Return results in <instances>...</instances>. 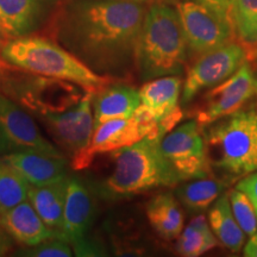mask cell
Returning <instances> with one entry per match:
<instances>
[{
	"label": "cell",
	"mask_w": 257,
	"mask_h": 257,
	"mask_svg": "<svg viewBox=\"0 0 257 257\" xmlns=\"http://www.w3.org/2000/svg\"><path fill=\"white\" fill-rule=\"evenodd\" d=\"M114 79L93 93L92 106L94 127L113 118H130L141 105L140 91L127 83Z\"/></svg>",
	"instance_id": "ac0fdd59"
},
{
	"label": "cell",
	"mask_w": 257,
	"mask_h": 257,
	"mask_svg": "<svg viewBox=\"0 0 257 257\" xmlns=\"http://www.w3.org/2000/svg\"><path fill=\"white\" fill-rule=\"evenodd\" d=\"M160 138L146 137L115 152L113 172L101 185V195L110 200L124 199L180 182L160 148Z\"/></svg>",
	"instance_id": "5b68a950"
},
{
	"label": "cell",
	"mask_w": 257,
	"mask_h": 257,
	"mask_svg": "<svg viewBox=\"0 0 257 257\" xmlns=\"http://www.w3.org/2000/svg\"><path fill=\"white\" fill-rule=\"evenodd\" d=\"M147 217L154 230L162 238H178L184 227V216L180 206L170 193L156 195L147 204Z\"/></svg>",
	"instance_id": "44dd1931"
},
{
	"label": "cell",
	"mask_w": 257,
	"mask_h": 257,
	"mask_svg": "<svg viewBox=\"0 0 257 257\" xmlns=\"http://www.w3.org/2000/svg\"><path fill=\"white\" fill-rule=\"evenodd\" d=\"M2 57L14 68L76 83L92 93L114 80L92 72L55 40L40 35L10 38L3 47Z\"/></svg>",
	"instance_id": "277c9868"
},
{
	"label": "cell",
	"mask_w": 257,
	"mask_h": 257,
	"mask_svg": "<svg viewBox=\"0 0 257 257\" xmlns=\"http://www.w3.org/2000/svg\"><path fill=\"white\" fill-rule=\"evenodd\" d=\"M178 238L176 251L186 257L200 256L218 245L217 237L212 233L206 218L202 214L193 218Z\"/></svg>",
	"instance_id": "603a6c76"
},
{
	"label": "cell",
	"mask_w": 257,
	"mask_h": 257,
	"mask_svg": "<svg viewBox=\"0 0 257 257\" xmlns=\"http://www.w3.org/2000/svg\"><path fill=\"white\" fill-rule=\"evenodd\" d=\"M16 242L0 225V257L8 255L15 248Z\"/></svg>",
	"instance_id": "f546056e"
},
{
	"label": "cell",
	"mask_w": 257,
	"mask_h": 257,
	"mask_svg": "<svg viewBox=\"0 0 257 257\" xmlns=\"http://www.w3.org/2000/svg\"><path fill=\"white\" fill-rule=\"evenodd\" d=\"M160 148L180 181L210 175L211 166L205 141L195 119L186 121L166 134L160 141Z\"/></svg>",
	"instance_id": "9c48e42d"
},
{
	"label": "cell",
	"mask_w": 257,
	"mask_h": 257,
	"mask_svg": "<svg viewBox=\"0 0 257 257\" xmlns=\"http://www.w3.org/2000/svg\"><path fill=\"white\" fill-rule=\"evenodd\" d=\"M6 41H8V37H6L4 31H3L2 27H0V74L4 72V70L8 69L9 67H11V66H9V64L6 63L2 57V49H3V47H4Z\"/></svg>",
	"instance_id": "1f68e13d"
},
{
	"label": "cell",
	"mask_w": 257,
	"mask_h": 257,
	"mask_svg": "<svg viewBox=\"0 0 257 257\" xmlns=\"http://www.w3.org/2000/svg\"><path fill=\"white\" fill-rule=\"evenodd\" d=\"M230 21L243 44L257 46V0H231Z\"/></svg>",
	"instance_id": "d4e9b609"
},
{
	"label": "cell",
	"mask_w": 257,
	"mask_h": 257,
	"mask_svg": "<svg viewBox=\"0 0 257 257\" xmlns=\"http://www.w3.org/2000/svg\"><path fill=\"white\" fill-rule=\"evenodd\" d=\"M208 221L217 239L225 248L233 252H238L242 249L244 232L231 210L229 195H221L216 199L208 213Z\"/></svg>",
	"instance_id": "7402d4cb"
},
{
	"label": "cell",
	"mask_w": 257,
	"mask_h": 257,
	"mask_svg": "<svg viewBox=\"0 0 257 257\" xmlns=\"http://www.w3.org/2000/svg\"><path fill=\"white\" fill-rule=\"evenodd\" d=\"M188 49L175 5L153 3L147 10L137 47L136 67L142 81L184 73Z\"/></svg>",
	"instance_id": "3957f363"
},
{
	"label": "cell",
	"mask_w": 257,
	"mask_h": 257,
	"mask_svg": "<svg viewBox=\"0 0 257 257\" xmlns=\"http://www.w3.org/2000/svg\"><path fill=\"white\" fill-rule=\"evenodd\" d=\"M147 4L121 0H63L53 21L54 40L101 76L137 72V47Z\"/></svg>",
	"instance_id": "6da1fadb"
},
{
	"label": "cell",
	"mask_w": 257,
	"mask_h": 257,
	"mask_svg": "<svg viewBox=\"0 0 257 257\" xmlns=\"http://www.w3.org/2000/svg\"><path fill=\"white\" fill-rule=\"evenodd\" d=\"M231 210L244 234L253 236L257 233V211L245 193L232 189L229 194Z\"/></svg>",
	"instance_id": "4316f807"
},
{
	"label": "cell",
	"mask_w": 257,
	"mask_h": 257,
	"mask_svg": "<svg viewBox=\"0 0 257 257\" xmlns=\"http://www.w3.org/2000/svg\"><path fill=\"white\" fill-rule=\"evenodd\" d=\"M253 101H257V76L245 61L232 75L205 95L201 106L195 112V120L200 127L205 126Z\"/></svg>",
	"instance_id": "30bf717a"
},
{
	"label": "cell",
	"mask_w": 257,
	"mask_h": 257,
	"mask_svg": "<svg viewBox=\"0 0 257 257\" xmlns=\"http://www.w3.org/2000/svg\"><path fill=\"white\" fill-rule=\"evenodd\" d=\"M0 91L35 118L59 113L75 106L85 95L81 86L9 67L0 74Z\"/></svg>",
	"instance_id": "8992f818"
},
{
	"label": "cell",
	"mask_w": 257,
	"mask_h": 257,
	"mask_svg": "<svg viewBox=\"0 0 257 257\" xmlns=\"http://www.w3.org/2000/svg\"><path fill=\"white\" fill-rule=\"evenodd\" d=\"M3 157L30 186H44L67 178L69 162L66 156L18 152Z\"/></svg>",
	"instance_id": "2e32d148"
},
{
	"label": "cell",
	"mask_w": 257,
	"mask_h": 257,
	"mask_svg": "<svg viewBox=\"0 0 257 257\" xmlns=\"http://www.w3.org/2000/svg\"><path fill=\"white\" fill-rule=\"evenodd\" d=\"M72 245L66 240L53 237L32 246H23L16 250L15 256L25 257H70L74 255Z\"/></svg>",
	"instance_id": "83f0119b"
},
{
	"label": "cell",
	"mask_w": 257,
	"mask_h": 257,
	"mask_svg": "<svg viewBox=\"0 0 257 257\" xmlns=\"http://www.w3.org/2000/svg\"><path fill=\"white\" fill-rule=\"evenodd\" d=\"M30 185L0 156V214L27 200Z\"/></svg>",
	"instance_id": "484cf974"
},
{
	"label": "cell",
	"mask_w": 257,
	"mask_h": 257,
	"mask_svg": "<svg viewBox=\"0 0 257 257\" xmlns=\"http://www.w3.org/2000/svg\"><path fill=\"white\" fill-rule=\"evenodd\" d=\"M121 2H135V3H141V4H149L153 0H121Z\"/></svg>",
	"instance_id": "d6a6232c"
},
{
	"label": "cell",
	"mask_w": 257,
	"mask_h": 257,
	"mask_svg": "<svg viewBox=\"0 0 257 257\" xmlns=\"http://www.w3.org/2000/svg\"><path fill=\"white\" fill-rule=\"evenodd\" d=\"M244 256L257 257V233L251 236V238L246 243L245 248H244Z\"/></svg>",
	"instance_id": "4dcf8cb0"
},
{
	"label": "cell",
	"mask_w": 257,
	"mask_h": 257,
	"mask_svg": "<svg viewBox=\"0 0 257 257\" xmlns=\"http://www.w3.org/2000/svg\"><path fill=\"white\" fill-rule=\"evenodd\" d=\"M245 60L244 48L234 42H230L198 57L185 80L181 105H188L200 92L219 85L232 75Z\"/></svg>",
	"instance_id": "8fae6325"
},
{
	"label": "cell",
	"mask_w": 257,
	"mask_h": 257,
	"mask_svg": "<svg viewBox=\"0 0 257 257\" xmlns=\"http://www.w3.org/2000/svg\"><path fill=\"white\" fill-rule=\"evenodd\" d=\"M146 137L143 127L134 115L102 121L93 130L88 147L80 155L72 159V167L75 170L87 168L99 154L117 152Z\"/></svg>",
	"instance_id": "5bb4252c"
},
{
	"label": "cell",
	"mask_w": 257,
	"mask_h": 257,
	"mask_svg": "<svg viewBox=\"0 0 257 257\" xmlns=\"http://www.w3.org/2000/svg\"><path fill=\"white\" fill-rule=\"evenodd\" d=\"M18 152L66 156L41 133L30 112L0 91V156Z\"/></svg>",
	"instance_id": "ba28073f"
},
{
	"label": "cell",
	"mask_w": 257,
	"mask_h": 257,
	"mask_svg": "<svg viewBox=\"0 0 257 257\" xmlns=\"http://www.w3.org/2000/svg\"><path fill=\"white\" fill-rule=\"evenodd\" d=\"M225 186L224 181L216 179H195V181L178 188L176 195L181 204L192 212H200L216 201Z\"/></svg>",
	"instance_id": "cb8c5ba5"
},
{
	"label": "cell",
	"mask_w": 257,
	"mask_h": 257,
	"mask_svg": "<svg viewBox=\"0 0 257 257\" xmlns=\"http://www.w3.org/2000/svg\"><path fill=\"white\" fill-rule=\"evenodd\" d=\"M253 59L257 61V48L255 49V53H253Z\"/></svg>",
	"instance_id": "836d02e7"
},
{
	"label": "cell",
	"mask_w": 257,
	"mask_h": 257,
	"mask_svg": "<svg viewBox=\"0 0 257 257\" xmlns=\"http://www.w3.org/2000/svg\"><path fill=\"white\" fill-rule=\"evenodd\" d=\"M175 8L184 29L188 56L200 57L232 42V24L224 12L198 0H181Z\"/></svg>",
	"instance_id": "52a82bcc"
},
{
	"label": "cell",
	"mask_w": 257,
	"mask_h": 257,
	"mask_svg": "<svg viewBox=\"0 0 257 257\" xmlns=\"http://www.w3.org/2000/svg\"><path fill=\"white\" fill-rule=\"evenodd\" d=\"M67 176L61 181L44 186H30L28 200L47 226L59 232L62 226L67 194Z\"/></svg>",
	"instance_id": "ffe728a7"
},
{
	"label": "cell",
	"mask_w": 257,
	"mask_h": 257,
	"mask_svg": "<svg viewBox=\"0 0 257 257\" xmlns=\"http://www.w3.org/2000/svg\"><path fill=\"white\" fill-rule=\"evenodd\" d=\"M211 170L225 184L257 172V101L201 126Z\"/></svg>",
	"instance_id": "7a4b0ae2"
},
{
	"label": "cell",
	"mask_w": 257,
	"mask_h": 257,
	"mask_svg": "<svg viewBox=\"0 0 257 257\" xmlns=\"http://www.w3.org/2000/svg\"><path fill=\"white\" fill-rule=\"evenodd\" d=\"M63 0H0V27L10 38L37 35L53 23Z\"/></svg>",
	"instance_id": "4fadbf2b"
},
{
	"label": "cell",
	"mask_w": 257,
	"mask_h": 257,
	"mask_svg": "<svg viewBox=\"0 0 257 257\" xmlns=\"http://www.w3.org/2000/svg\"><path fill=\"white\" fill-rule=\"evenodd\" d=\"M138 91L141 105L160 123L179 107L181 79L179 75L161 76L146 81Z\"/></svg>",
	"instance_id": "d6986e66"
},
{
	"label": "cell",
	"mask_w": 257,
	"mask_h": 257,
	"mask_svg": "<svg viewBox=\"0 0 257 257\" xmlns=\"http://www.w3.org/2000/svg\"><path fill=\"white\" fill-rule=\"evenodd\" d=\"M94 219V201L86 186L78 178L67 179V194L62 226L57 237L75 246L85 240Z\"/></svg>",
	"instance_id": "9a60e30c"
},
{
	"label": "cell",
	"mask_w": 257,
	"mask_h": 257,
	"mask_svg": "<svg viewBox=\"0 0 257 257\" xmlns=\"http://www.w3.org/2000/svg\"><path fill=\"white\" fill-rule=\"evenodd\" d=\"M236 188L248 195L257 211V173H251V174H248V176L239 180Z\"/></svg>",
	"instance_id": "f1b7e54d"
},
{
	"label": "cell",
	"mask_w": 257,
	"mask_h": 257,
	"mask_svg": "<svg viewBox=\"0 0 257 257\" xmlns=\"http://www.w3.org/2000/svg\"><path fill=\"white\" fill-rule=\"evenodd\" d=\"M92 99L93 93L86 92L81 100L69 110L37 118L46 125L57 146L70 155V159L80 155L91 142L94 130Z\"/></svg>",
	"instance_id": "7c38bea8"
},
{
	"label": "cell",
	"mask_w": 257,
	"mask_h": 257,
	"mask_svg": "<svg viewBox=\"0 0 257 257\" xmlns=\"http://www.w3.org/2000/svg\"><path fill=\"white\" fill-rule=\"evenodd\" d=\"M0 225L16 243L23 246L57 237L56 231L44 224L28 199L0 214Z\"/></svg>",
	"instance_id": "e0dca14e"
}]
</instances>
